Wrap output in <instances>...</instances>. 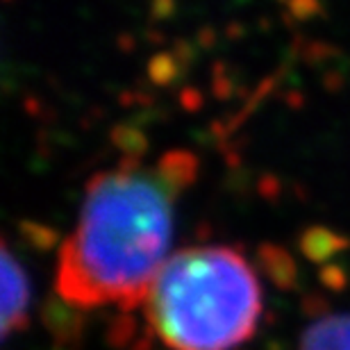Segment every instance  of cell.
I'll return each instance as SVG.
<instances>
[{"label":"cell","instance_id":"6da1fadb","mask_svg":"<svg viewBox=\"0 0 350 350\" xmlns=\"http://www.w3.org/2000/svg\"><path fill=\"white\" fill-rule=\"evenodd\" d=\"M196 173L193 152L169 150L150 166L125 159L94 175L59 248L57 296L78 310L142 305L171 246L173 202Z\"/></svg>","mask_w":350,"mask_h":350},{"label":"cell","instance_id":"7a4b0ae2","mask_svg":"<svg viewBox=\"0 0 350 350\" xmlns=\"http://www.w3.org/2000/svg\"><path fill=\"white\" fill-rule=\"evenodd\" d=\"M144 303L166 348L232 350L253 337L262 289L239 250L200 246L169 257Z\"/></svg>","mask_w":350,"mask_h":350},{"label":"cell","instance_id":"3957f363","mask_svg":"<svg viewBox=\"0 0 350 350\" xmlns=\"http://www.w3.org/2000/svg\"><path fill=\"white\" fill-rule=\"evenodd\" d=\"M30 319V282L7 243L3 246V337L21 332Z\"/></svg>","mask_w":350,"mask_h":350},{"label":"cell","instance_id":"277c9868","mask_svg":"<svg viewBox=\"0 0 350 350\" xmlns=\"http://www.w3.org/2000/svg\"><path fill=\"white\" fill-rule=\"evenodd\" d=\"M300 350H350V314L314 321L303 332Z\"/></svg>","mask_w":350,"mask_h":350},{"label":"cell","instance_id":"5b68a950","mask_svg":"<svg viewBox=\"0 0 350 350\" xmlns=\"http://www.w3.org/2000/svg\"><path fill=\"white\" fill-rule=\"evenodd\" d=\"M346 248V239L337 232L327 228H310L305 230L303 237H300V250H303L305 257H310L314 262H325L339 253V250Z\"/></svg>","mask_w":350,"mask_h":350},{"label":"cell","instance_id":"8992f818","mask_svg":"<svg viewBox=\"0 0 350 350\" xmlns=\"http://www.w3.org/2000/svg\"><path fill=\"white\" fill-rule=\"evenodd\" d=\"M262 266L266 269V273L271 275V280L278 286H291L293 278H296V266H293L291 257L284 253L282 248L278 246H266L262 248Z\"/></svg>","mask_w":350,"mask_h":350}]
</instances>
